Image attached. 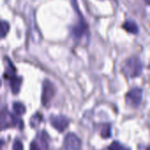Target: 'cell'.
Returning <instances> with one entry per match:
<instances>
[{
    "label": "cell",
    "mask_w": 150,
    "mask_h": 150,
    "mask_svg": "<svg viewBox=\"0 0 150 150\" xmlns=\"http://www.w3.org/2000/svg\"><path fill=\"white\" fill-rule=\"evenodd\" d=\"M121 69L127 77H137L142 73V63L138 57L132 56L124 62Z\"/></svg>",
    "instance_id": "cell-1"
},
{
    "label": "cell",
    "mask_w": 150,
    "mask_h": 150,
    "mask_svg": "<svg viewBox=\"0 0 150 150\" xmlns=\"http://www.w3.org/2000/svg\"><path fill=\"white\" fill-rule=\"evenodd\" d=\"M1 123H2V129H4L9 127H18L20 129L23 128V121L14 115L5 112V110L2 111L1 116Z\"/></svg>",
    "instance_id": "cell-2"
},
{
    "label": "cell",
    "mask_w": 150,
    "mask_h": 150,
    "mask_svg": "<svg viewBox=\"0 0 150 150\" xmlns=\"http://www.w3.org/2000/svg\"><path fill=\"white\" fill-rule=\"evenodd\" d=\"M142 99V90L140 88H134L130 90L126 95V102L132 107H138Z\"/></svg>",
    "instance_id": "cell-3"
},
{
    "label": "cell",
    "mask_w": 150,
    "mask_h": 150,
    "mask_svg": "<svg viewBox=\"0 0 150 150\" xmlns=\"http://www.w3.org/2000/svg\"><path fill=\"white\" fill-rule=\"evenodd\" d=\"M54 93H55V89L54 84L50 81L45 80L42 85V96H41L42 105L47 106L50 103L51 99L54 98Z\"/></svg>",
    "instance_id": "cell-4"
},
{
    "label": "cell",
    "mask_w": 150,
    "mask_h": 150,
    "mask_svg": "<svg viewBox=\"0 0 150 150\" xmlns=\"http://www.w3.org/2000/svg\"><path fill=\"white\" fill-rule=\"evenodd\" d=\"M63 148L64 150H80L81 141L75 134L69 133L64 138Z\"/></svg>",
    "instance_id": "cell-5"
},
{
    "label": "cell",
    "mask_w": 150,
    "mask_h": 150,
    "mask_svg": "<svg viewBox=\"0 0 150 150\" xmlns=\"http://www.w3.org/2000/svg\"><path fill=\"white\" fill-rule=\"evenodd\" d=\"M50 122L54 128H55L58 132L62 133L68 127L69 124V120L65 116L59 115V116H53L50 119Z\"/></svg>",
    "instance_id": "cell-6"
},
{
    "label": "cell",
    "mask_w": 150,
    "mask_h": 150,
    "mask_svg": "<svg viewBox=\"0 0 150 150\" xmlns=\"http://www.w3.org/2000/svg\"><path fill=\"white\" fill-rule=\"evenodd\" d=\"M86 32H87V25H86L83 18H82L81 20H79L78 24H76L74 26V28L72 30V34L76 40H79L80 38H82L83 36V34H85Z\"/></svg>",
    "instance_id": "cell-7"
},
{
    "label": "cell",
    "mask_w": 150,
    "mask_h": 150,
    "mask_svg": "<svg viewBox=\"0 0 150 150\" xmlns=\"http://www.w3.org/2000/svg\"><path fill=\"white\" fill-rule=\"evenodd\" d=\"M123 28L130 33H138L139 32V28H138V25H136V23H134V21H131V20H127L124 23L123 25Z\"/></svg>",
    "instance_id": "cell-8"
},
{
    "label": "cell",
    "mask_w": 150,
    "mask_h": 150,
    "mask_svg": "<svg viewBox=\"0 0 150 150\" xmlns=\"http://www.w3.org/2000/svg\"><path fill=\"white\" fill-rule=\"evenodd\" d=\"M12 109H13V112L16 115H23L25 112V107L23 104L19 103V102H15L13 103L12 105Z\"/></svg>",
    "instance_id": "cell-9"
},
{
    "label": "cell",
    "mask_w": 150,
    "mask_h": 150,
    "mask_svg": "<svg viewBox=\"0 0 150 150\" xmlns=\"http://www.w3.org/2000/svg\"><path fill=\"white\" fill-rule=\"evenodd\" d=\"M42 119H43V117H42L40 113H36V114H34V115L32 117L31 121H30L31 126H32L33 127H37L38 125H40V121L42 120Z\"/></svg>",
    "instance_id": "cell-10"
},
{
    "label": "cell",
    "mask_w": 150,
    "mask_h": 150,
    "mask_svg": "<svg viewBox=\"0 0 150 150\" xmlns=\"http://www.w3.org/2000/svg\"><path fill=\"white\" fill-rule=\"evenodd\" d=\"M100 134H101V136H102L103 138H106V139L110 138L111 135H112L111 126H110V125H105V126L103 127V129H102Z\"/></svg>",
    "instance_id": "cell-11"
},
{
    "label": "cell",
    "mask_w": 150,
    "mask_h": 150,
    "mask_svg": "<svg viewBox=\"0 0 150 150\" xmlns=\"http://www.w3.org/2000/svg\"><path fill=\"white\" fill-rule=\"evenodd\" d=\"M108 150H130L129 149L124 147L118 142H113L108 148Z\"/></svg>",
    "instance_id": "cell-12"
},
{
    "label": "cell",
    "mask_w": 150,
    "mask_h": 150,
    "mask_svg": "<svg viewBox=\"0 0 150 150\" xmlns=\"http://www.w3.org/2000/svg\"><path fill=\"white\" fill-rule=\"evenodd\" d=\"M9 28H10L9 24L7 22H5V21L3 20L1 22V37L2 38H4L5 37V35L9 32Z\"/></svg>",
    "instance_id": "cell-13"
},
{
    "label": "cell",
    "mask_w": 150,
    "mask_h": 150,
    "mask_svg": "<svg viewBox=\"0 0 150 150\" xmlns=\"http://www.w3.org/2000/svg\"><path fill=\"white\" fill-rule=\"evenodd\" d=\"M12 150H23V144L20 141L16 140L13 142V146H12Z\"/></svg>",
    "instance_id": "cell-14"
},
{
    "label": "cell",
    "mask_w": 150,
    "mask_h": 150,
    "mask_svg": "<svg viewBox=\"0 0 150 150\" xmlns=\"http://www.w3.org/2000/svg\"><path fill=\"white\" fill-rule=\"evenodd\" d=\"M30 150H41L40 148L39 147L38 143L35 142H33L30 145Z\"/></svg>",
    "instance_id": "cell-15"
},
{
    "label": "cell",
    "mask_w": 150,
    "mask_h": 150,
    "mask_svg": "<svg viewBox=\"0 0 150 150\" xmlns=\"http://www.w3.org/2000/svg\"><path fill=\"white\" fill-rule=\"evenodd\" d=\"M149 150H150V149H149Z\"/></svg>",
    "instance_id": "cell-16"
}]
</instances>
